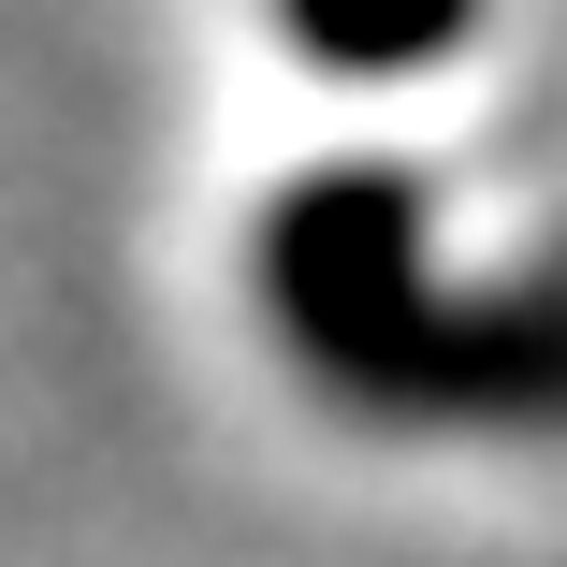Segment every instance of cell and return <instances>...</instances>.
<instances>
[{
	"mask_svg": "<svg viewBox=\"0 0 567 567\" xmlns=\"http://www.w3.org/2000/svg\"><path fill=\"white\" fill-rule=\"evenodd\" d=\"M262 320L334 408L567 422V291H436L422 204L364 161L262 204Z\"/></svg>",
	"mask_w": 567,
	"mask_h": 567,
	"instance_id": "cell-1",
	"label": "cell"
},
{
	"mask_svg": "<svg viewBox=\"0 0 567 567\" xmlns=\"http://www.w3.org/2000/svg\"><path fill=\"white\" fill-rule=\"evenodd\" d=\"M277 30L320 59V73H422V59H451L481 30V0H277Z\"/></svg>",
	"mask_w": 567,
	"mask_h": 567,
	"instance_id": "cell-2",
	"label": "cell"
}]
</instances>
